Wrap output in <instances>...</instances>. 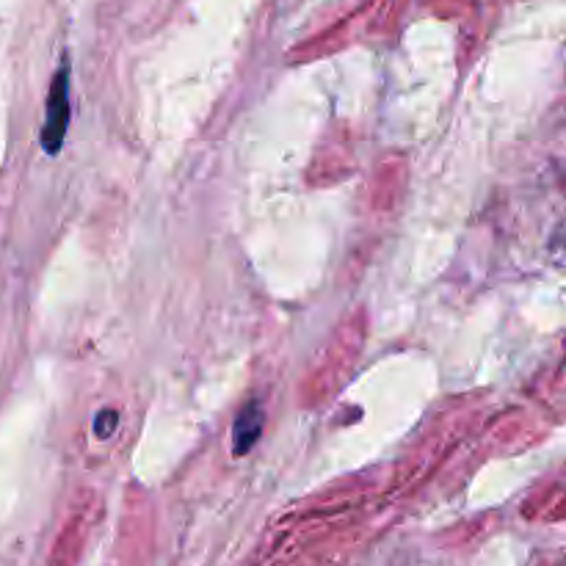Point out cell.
<instances>
[{
  "label": "cell",
  "instance_id": "1",
  "mask_svg": "<svg viewBox=\"0 0 566 566\" xmlns=\"http://www.w3.org/2000/svg\"><path fill=\"white\" fill-rule=\"evenodd\" d=\"M70 122V70L61 67L53 78V89H50V103H47V122L45 133H42V144L50 155H56L61 141H64V130Z\"/></svg>",
  "mask_w": 566,
  "mask_h": 566
},
{
  "label": "cell",
  "instance_id": "2",
  "mask_svg": "<svg viewBox=\"0 0 566 566\" xmlns=\"http://www.w3.org/2000/svg\"><path fill=\"white\" fill-rule=\"evenodd\" d=\"M263 431V409L257 406V401H252L249 406H243V412L235 417V426H232V451L243 456V453L252 451V445L260 437Z\"/></svg>",
  "mask_w": 566,
  "mask_h": 566
}]
</instances>
